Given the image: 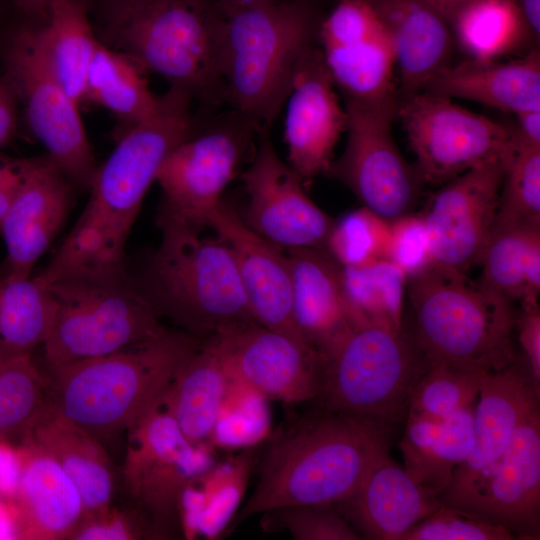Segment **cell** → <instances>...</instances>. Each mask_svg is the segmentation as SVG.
<instances>
[{
	"mask_svg": "<svg viewBox=\"0 0 540 540\" xmlns=\"http://www.w3.org/2000/svg\"><path fill=\"white\" fill-rule=\"evenodd\" d=\"M53 0H10L15 10L27 20L40 24L48 17Z\"/></svg>",
	"mask_w": 540,
	"mask_h": 540,
	"instance_id": "obj_53",
	"label": "cell"
},
{
	"mask_svg": "<svg viewBox=\"0 0 540 540\" xmlns=\"http://www.w3.org/2000/svg\"><path fill=\"white\" fill-rule=\"evenodd\" d=\"M390 223L365 207L334 221L325 251L342 267L388 259Z\"/></svg>",
	"mask_w": 540,
	"mask_h": 540,
	"instance_id": "obj_43",
	"label": "cell"
},
{
	"mask_svg": "<svg viewBox=\"0 0 540 540\" xmlns=\"http://www.w3.org/2000/svg\"><path fill=\"white\" fill-rule=\"evenodd\" d=\"M286 101L288 164L304 181L327 174L348 116L318 46L300 66Z\"/></svg>",
	"mask_w": 540,
	"mask_h": 540,
	"instance_id": "obj_22",
	"label": "cell"
},
{
	"mask_svg": "<svg viewBox=\"0 0 540 540\" xmlns=\"http://www.w3.org/2000/svg\"><path fill=\"white\" fill-rule=\"evenodd\" d=\"M22 469L17 445L0 438V498L11 503L17 495Z\"/></svg>",
	"mask_w": 540,
	"mask_h": 540,
	"instance_id": "obj_49",
	"label": "cell"
},
{
	"mask_svg": "<svg viewBox=\"0 0 540 540\" xmlns=\"http://www.w3.org/2000/svg\"><path fill=\"white\" fill-rule=\"evenodd\" d=\"M0 539H17V524L13 506L0 498Z\"/></svg>",
	"mask_w": 540,
	"mask_h": 540,
	"instance_id": "obj_56",
	"label": "cell"
},
{
	"mask_svg": "<svg viewBox=\"0 0 540 540\" xmlns=\"http://www.w3.org/2000/svg\"><path fill=\"white\" fill-rule=\"evenodd\" d=\"M73 189L48 156L25 159L21 185L0 222L7 249L0 277H30L35 263L69 215Z\"/></svg>",
	"mask_w": 540,
	"mask_h": 540,
	"instance_id": "obj_21",
	"label": "cell"
},
{
	"mask_svg": "<svg viewBox=\"0 0 540 540\" xmlns=\"http://www.w3.org/2000/svg\"><path fill=\"white\" fill-rule=\"evenodd\" d=\"M201 342L169 329L107 355L47 366V403L98 439L127 431Z\"/></svg>",
	"mask_w": 540,
	"mask_h": 540,
	"instance_id": "obj_3",
	"label": "cell"
},
{
	"mask_svg": "<svg viewBox=\"0 0 540 540\" xmlns=\"http://www.w3.org/2000/svg\"><path fill=\"white\" fill-rule=\"evenodd\" d=\"M504 161L495 222L540 225V147L517 140Z\"/></svg>",
	"mask_w": 540,
	"mask_h": 540,
	"instance_id": "obj_42",
	"label": "cell"
},
{
	"mask_svg": "<svg viewBox=\"0 0 540 540\" xmlns=\"http://www.w3.org/2000/svg\"><path fill=\"white\" fill-rule=\"evenodd\" d=\"M103 43L215 108L225 101V15L216 0H141L96 21Z\"/></svg>",
	"mask_w": 540,
	"mask_h": 540,
	"instance_id": "obj_4",
	"label": "cell"
},
{
	"mask_svg": "<svg viewBox=\"0 0 540 540\" xmlns=\"http://www.w3.org/2000/svg\"><path fill=\"white\" fill-rule=\"evenodd\" d=\"M346 298L362 324L402 329L404 292L407 279L389 259L359 267L340 266Z\"/></svg>",
	"mask_w": 540,
	"mask_h": 540,
	"instance_id": "obj_37",
	"label": "cell"
},
{
	"mask_svg": "<svg viewBox=\"0 0 540 540\" xmlns=\"http://www.w3.org/2000/svg\"><path fill=\"white\" fill-rule=\"evenodd\" d=\"M435 7L449 22L471 0H425Z\"/></svg>",
	"mask_w": 540,
	"mask_h": 540,
	"instance_id": "obj_58",
	"label": "cell"
},
{
	"mask_svg": "<svg viewBox=\"0 0 540 540\" xmlns=\"http://www.w3.org/2000/svg\"><path fill=\"white\" fill-rule=\"evenodd\" d=\"M423 91L517 114L540 110V54L500 62L469 59L437 73Z\"/></svg>",
	"mask_w": 540,
	"mask_h": 540,
	"instance_id": "obj_28",
	"label": "cell"
},
{
	"mask_svg": "<svg viewBox=\"0 0 540 540\" xmlns=\"http://www.w3.org/2000/svg\"><path fill=\"white\" fill-rule=\"evenodd\" d=\"M406 286L415 315L412 335L430 364L490 372L517 360L514 302L466 273L433 265L409 278Z\"/></svg>",
	"mask_w": 540,
	"mask_h": 540,
	"instance_id": "obj_7",
	"label": "cell"
},
{
	"mask_svg": "<svg viewBox=\"0 0 540 540\" xmlns=\"http://www.w3.org/2000/svg\"><path fill=\"white\" fill-rule=\"evenodd\" d=\"M47 286L57 303L43 344L47 366L107 355L169 330L126 272L68 274Z\"/></svg>",
	"mask_w": 540,
	"mask_h": 540,
	"instance_id": "obj_8",
	"label": "cell"
},
{
	"mask_svg": "<svg viewBox=\"0 0 540 540\" xmlns=\"http://www.w3.org/2000/svg\"><path fill=\"white\" fill-rule=\"evenodd\" d=\"M17 447L22 469L16 498L10 503L17 539H69L85 513L79 490L55 459L29 437H21Z\"/></svg>",
	"mask_w": 540,
	"mask_h": 540,
	"instance_id": "obj_26",
	"label": "cell"
},
{
	"mask_svg": "<svg viewBox=\"0 0 540 540\" xmlns=\"http://www.w3.org/2000/svg\"><path fill=\"white\" fill-rule=\"evenodd\" d=\"M517 4L529 32L539 38L540 0H517Z\"/></svg>",
	"mask_w": 540,
	"mask_h": 540,
	"instance_id": "obj_54",
	"label": "cell"
},
{
	"mask_svg": "<svg viewBox=\"0 0 540 540\" xmlns=\"http://www.w3.org/2000/svg\"><path fill=\"white\" fill-rule=\"evenodd\" d=\"M8 5V0H0V25Z\"/></svg>",
	"mask_w": 540,
	"mask_h": 540,
	"instance_id": "obj_59",
	"label": "cell"
},
{
	"mask_svg": "<svg viewBox=\"0 0 540 540\" xmlns=\"http://www.w3.org/2000/svg\"><path fill=\"white\" fill-rule=\"evenodd\" d=\"M388 259L408 280L432 266L422 215L405 214L390 222Z\"/></svg>",
	"mask_w": 540,
	"mask_h": 540,
	"instance_id": "obj_46",
	"label": "cell"
},
{
	"mask_svg": "<svg viewBox=\"0 0 540 540\" xmlns=\"http://www.w3.org/2000/svg\"><path fill=\"white\" fill-rule=\"evenodd\" d=\"M393 44L400 78L398 101L424 90L451 64L455 38L450 22L425 0H366Z\"/></svg>",
	"mask_w": 540,
	"mask_h": 540,
	"instance_id": "obj_27",
	"label": "cell"
},
{
	"mask_svg": "<svg viewBox=\"0 0 540 540\" xmlns=\"http://www.w3.org/2000/svg\"><path fill=\"white\" fill-rule=\"evenodd\" d=\"M255 460L254 448L243 449L234 457L215 462L202 474L204 500L197 537L214 540L228 531L244 498Z\"/></svg>",
	"mask_w": 540,
	"mask_h": 540,
	"instance_id": "obj_40",
	"label": "cell"
},
{
	"mask_svg": "<svg viewBox=\"0 0 540 540\" xmlns=\"http://www.w3.org/2000/svg\"><path fill=\"white\" fill-rule=\"evenodd\" d=\"M450 506L507 528L516 539L540 537V411L516 429L502 455Z\"/></svg>",
	"mask_w": 540,
	"mask_h": 540,
	"instance_id": "obj_19",
	"label": "cell"
},
{
	"mask_svg": "<svg viewBox=\"0 0 540 540\" xmlns=\"http://www.w3.org/2000/svg\"><path fill=\"white\" fill-rule=\"evenodd\" d=\"M515 330L527 363L533 388L540 396V309L537 305H522L516 315Z\"/></svg>",
	"mask_w": 540,
	"mask_h": 540,
	"instance_id": "obj_48",
	"label": "cell"
},
{
	"mask_svg": "<svg viewBox=\"0 0 540 540\" xmlns=\"http://www.w3.org/2000/svg\"><path fill=\"white\" fill-rule=\"evenodd\" d=\"M259 128L231 110L201 132L174 147L162 162L156 181L163 198L159 214L197 228L222 201L258 136Z\"/></svg>",
	"mask_w": 540,
	"mask_h": 540,
	"instance_id": "obj_14",
	"label": "cell"
},
{
	"mask_svg": "<svg viewBox=\"0 0 540 540\" xmlns=\"http://www.w3.org/2000/svg\"><path fill=\"white\" fill-rule=\"evenodd\" d=\"M206 227L212 228L230 247L254 321L312 347L294 321L292 276L286 250L257 234L223 200L208 215Z\"/></svg>",
	"mask_w": 540,
	"mask_h": 540,
	"instance_id": "obj_20",
	"label": "cell"
},
{
	"mask_svg": "<svg viewBox=\"0 0 540 540\" xmlns=\"http://www.w3.org/2000/svg\"><path fill=\"white\" fill-rule=\"evenodd\" d=\"M231 376L211 346L202 340L183 362L161 400L186 438L210 445Z\"/></svg>",
	"mask_w": 540,
	"mask_h": 540,
	"instance_id": "obj_31",
	"label": "cell"
},
{
	"mask_svg": "<svg viewBox=\"0 0 540 540\" xmlns=\"http://www.w3.org/2000/svg\"><path fill=\"white\" fill-rule=\"evenodd\" d=\"M25 159L0 155V222L14 200L24 174Z\"/></svg>",
	"mask_w": 540,
	"mask_h": 540,
	"instance_id": "obj_50",
	"label": "cell"
},
{
	"mask_svg": "<svg viewBox=\"0 0 540 540\" xmlns=\"http://www.w3.org/2000/svg\"><path fill=\"white\" fill-rule=\"evenodd\" d=\"M344 103L347 141L327 174L342 182L363 207L390 223L410 212L424 184L392 134L398 100Z\"/></svg>",
	"mask_w": 540,
	"mask_h": 540,
	"instance_id": "obj_13",
	"label": "cell"
},
{
	"mask_svg": "<svg viewBox=\"0 0 540 540\" xmlns=\"http://www.w3.org/2000/svg\"><path fill=\"white\" fill-rule=\"evenodd\" d=\"M223 14L229 16L248 8L268 4L277 0H216Z\"/></svg>",
	"mask_w": 540,
	"mask_h": 540,
	"instance_id": "obj_57",
	"label": "cell"
},
{
	"mask_svg": "<svg viewBox=\"0 0 540 540\" xmlns=\"http://www.w3.org/2000/svg\"><path fill=\"white\" fill-rule=\"evenodd\" d=\"M475 406V405H474ZM474 406L442 420L408 416L400 442L406 472L441 497L474 445Z\"/></svg>",
	"mask_w": 540,
	"mask_h": 540,
	"instance_id": "obj_30",
	"label": "cell"
},
{
	"mask_svg": "<svg viewBox=\"0 0 540 540\" xmlns=\"http://www.w3.org/2000/svg\"><path fill=\"white\" fill-rule=\"evenodd\" d=\"M83 101L106 108L130 128L157 114L161 96L152 93L146 72L130 56L100 41Z\"/></svg>",
	"mask_w": 540,
	"mask_h": 540,
	"instance_id": "obj_34",
	"label": "cell"
},
{
	"mask_svg": "<svg viewBox=\"0 0 540 540\" xmlns=\"http://www.w3.org/2000/svg\"><path fill=\"white\" fill-rule=\"evenodd\" d=\"M157 535L143 514L118 511L108 506L84 513L69 539L73 540H132Z\"/></svg>",
	"mask_w": 540,
	"mask_h": 540,
	"instance_id": "obj_47",
	"label": "cell"
},
{
	"mask_svg": "<svg viewBox=\"0 0 540 540\" xmlns=\"http://www.w3.org/2000/svg\"><path fill=\"white\" fill-rule=\"evenodd\" d=\"M57 303L48 286L36 277H0V340L32 352L47 340Z\"/></svg>",
	"mask_w": 540,
	"mask_h": 540,
	"instance_id": "obj_36",
	"label": "cell"
},
{
	"mask_svg": "<svg viewBox=\"0 0 540 540\" xmlns=\"http://www.w3.org/2000/svg\"><path fill=\"white\" fill-rule=\"evenodd\" d=\"M513 539H516L515 536L507 528L443 503L408 530L401 540Z\"/></svg>",
	"mask_w": 540,
	"mask_h": 540,
	"instance_id": "obj_45",
	"label": "cell"
},
{
	"mask_svg": "<svg viewBox=\"0 0 540 540\" xmlns=\"http://www.w3.org/2000/svg\"><path fill=\"white\" fill-rule=\"evenodd\" d=\"M316 0H277L225 17V101L259 129L271 125L318 46Z\"/></svg>",
	"mask_w": 540,
	"mask_h": 540,
	"instance_id": "obj_5",
	"label": "cell"
},
{
	"mask_svg": "<svg viewBox=\"0 0 540 540\" xmlns=\"http://www.w3.org/2000/svg\"><path fill=\"white\" fill-rule=\"evenodd\" d=\"M455 42L470 59L496 60L522 44L529 32L517 2L471 0L450 22Z\"/></svg>",
	"mask_w": 540,
	"mask_h": 540,
	"instance_id": "obj_35",
	"label": "cell"
},
{
	"mask_svg": "<svg viewBox=\"0 0 540 540\" xmlns=\"http://www.w3.org/2000/svg\"><path fill=\"white\" fill-rule=\"evenodd\" d=\"M89 15H94L96 21L117 11L125 6L133 4L141 0H84Z\"/></svg>",
	"mask_w": 540,
	"mask_h": 540,
	"instance_id": "obj_55",
	"label": "cell"
},
{
	"mask_svg": "<svg viewBox=\"0 0 540 540\" xmlns=\"http://www.w3.org/2000/svg\"><path fill=\"white\" fill-rule=\"evenodd\" d=\"M31 26L48 68L79 105L84 100L87 74L100 43L85 1L53 0L46 21L31 22Z\"/></svg>",
	"mask_w": 540,
	"mask_h": 540,
	"instance_id": "obj_32",
	"label": "cell"
},
{
	"mask_svg": "<svg viewBox=\"0 0 540 540\" xmlns=\"http://www.w3.org/2000/svg\"><path fill=\"white\" fill-rule=\"evenodd\" d=\"M389 455L381 453L353 493L334 507L363 539L401 540L441 505Z\"/></svg>",
	"mask_w": 540,
	"mask_h": 540,
	"instance_id": "obj_24",
	"label": "cell"
},
{
	"mask_svg": "<svg viewBox=\"0 0 540 540\" xmlns=\"http://www.w3.org/2000/svg\"><path fill=\"white\" fill-rule=\"evenodd\" d=\"M193 101L170 87L155 116L127 129L98 166L85 209L39 281L47 286L68 274L126 272V242L145 194L170 151L196 131Z\"/></svg>",
	"mask_w": 540,
	"mask_h": 540,
	"instance_id": "obj_1",
	"label": "cell"
},
{
	"mask_svg": "<svg viewBox=\"0 0 540 540\" xmlns=\"http://www.w3.org/2000/svg\"><path fill=\"white\" fill-rule=\"evenodd\" d=\"M268 401L257 390L231 377L210 436V446L223 449L255 448L270 433Z\"/></svg>",
	"mask_w": 540,
	"mask_h": 540,
	"instance_id": "obj_41",
	"label": "cell"
},
{
	"mask_svg": "<svg viewBox=\"0 0 540 540\" xmlns=\"http://www.w3.org/2000/svg\"><path fill=\"white\" fill-rule=\"evenodd\" d=\"M486 373L472 366L430 364L411 393L407 417L442 420L474 406Z\"/></svg>",
	"mask_w": 540,
	"mask_h": 540,
	"instance_id": "obj_39",
	"label": "cell"
},
{
	"mask_svg": "<svg viewBox=\"0 0 540 540\" xmlns=\"http://www.w3.org/2000/svg\"><path fill=\"white\" fill-rule=\"evenodd\" d=\"M46 402V378L32 352L0 340V438L20 439Z\"/></svg>",
	"mask_w": 540,
	"mask_h": 540,
	"instance_id": "obj_38",
	"label": "cell"
},
{
	"mask_svg": "<svg viewBox=\"0 0 540 540\" xmlns=\"http://www.w3.org/2000/svg\"><path fill=\"white\" fill-rule=\"evenodd\" d=\"M317 45L344 101L398 100L393 44L366 0H337L322 16Z\"/></svg>",
	"mask_w": 540,
	"mask_h": 540,
	"instance_id": "obj_16",
	"label": "cell"
},
{
	"mask_svg": "<svg viewBox=\"0 0 540 540\" xmlns=\"http://www.w3.org/2000/svg\"><path fill=\"white\" fill-rule=\"evenodd\" d=\"M19 103L8 81L0 75V149L14 137Z\"/></svg>",
	"mask_w": 540,
	"mask_h": 540,
	"instance_id": "obj_51",
	"label": "cell"
},
{
	"mask_svg": "<svg viewBox=\"0 0 540 540\" xmlns=\"http://www.w3.org/2000/svg\"><path fill=\"white\" fill-rule=\"evenodd\" d=\"M474 406V445L456 467L440 499L451 505L504 452L519 425L537 407L530 376L517 363L487 372Z\"/></svg>",
	"mask_w": 540,
	"mask_h": 540,
	"instance_id": "obj_23",
	"label": "cell"
},
{
	"mask_svg": "<svg viewBox=\"0 0 540 540\" xmlns=\"http://www.w3.org/2000/svg\"><path fill=\"white\" fill-rule=\"evenodd\" d=\"M287 253L294 321L321 361L363 324L346 298L340 265L324 249L300 248Z\"/></svg>",
	"mask_w": 540,
	"mask_h": 540,
	"instance_id": "obj_25",
	"label": "cell"
},
{
	"mask_svg": "<svg viewBox=\"0 0 540 540\" xmlns=\"http://www.w3.org/2000/svg\"><path fill=\"white\" fill-rule=\"evenodd\" d=\"M159 246L139 287L160 316L206 340L229 326L254 321L230 247L201 228L157 215Z\"/></svg>",
	"mask_w": 540,
	"mask_h": 540,
	"instance_id": "obj_6",
	"label": "cell"
},
{
	"mask_svg": "<svg viewBox=\"0 0 540 540\" xmlns=\"http://www.w3.org/2000/svg\"><path fill=\"white\" fill-rule=\"evenodd\" d=\"M512 1H515V2H517V0H512Z\"/></svg>",
	"mask_w": 540,
	"mask_h": 540,
	"instance_id": "obj_60",
	"label": "cell"
},
{
	"mask_svg": "<svg viewBox=\"0 0 540 540\" xmlns=\"http://www.w3.org/2000/svg\"><path fill=\"white\" fill-rule=\"evenodd\" d=\"M515 115L514 137L522 143L540 147V110H527Z\"/></svg>",
	"mask_w": 540,
	"mask_h": 540,
	"instance_id": "obj_52",
	"label": "cell"
},
{
	"mask_svg": "<svg viewBox=\"0 0 540 540\" xmlns=\"http://www.w3.org/2000/svg\"><path fill=\"white\" fill-rule=\"evenodd\" d=\"M17 12V11H16ZM0 25L2 76L13 89L25 120L49 159L74 188L89 190L98 168L78 104L67 94L36 45L31 22Z\"/></svg>",
	"mask_w": 540,
	"mask_h": 540,
	"instance_id": "obj_10",
	"label": "cell"
},
{
	"mask_svg": "<svg viewBox=\"0 0 540 540\" xmlns=\"http://www.w3.org/2000/svg\"><path fill=\"white\" fill-rule=\"evenodd\" d=\"M429 365L413 335L363 324L321 360L315 400L321 408L394 427L405 422L411 393Z\"/></svg>",
	"mask_w": 540,
	"mask_h": 540,
	"instance_id": "obj_9",
	"label": "cell"
},
{
	"mask_svg": "<svg viewBox=\"0 0 540 540\" xmlns=\"http://www.w3.org/2000/svg\"><path fill=\"white\" fill-rule=\"evenodd\" d=\"M162 395V394H161ZM159 398L126 431V492L158 538L180 530L178 503L185 485L215 464L212 447L190 442Z\"/></svg>",
	"mask_w": 540,
	"mask_h": 540,
	"instance_id": "obj_11",
	"label": "cell"
},
{
	"mask_svg": "<svg viewBox=\"0 0 540 540\" xmlns=\"http://www.w3.org/2000/svg\"><path fill=\"white\" fill-rule=\"evenodd\" d=\"M479 265L480 283L520 305L540 293V225L495 222Z\"/></svg>",
	"mask_w": 540,
	"mask_h": 540,
	"instance_id": "obj_33",
	"label": "cell"
},
{
	"mask_svg": "<svg viewBox=\"0 0 540 540\" xmlns=\"http://www.w3.org/2000/svg\"><path fill=\"white\" fill-rule=\"evenodd\" d=\"M504 161L471 169L431 197L422 217L433 266L467 274L479 265L496 220Z\"/></svg>",
	"mask_w": 540,
	"mask_h": 540,
	"instance_id": "obj_17",
	"label": "cell"
},
{
	"mask_svg": "<svg viewBox=\"0 0 540 540\" xmlns=\"http://www.w3.org/2000/svg\"><path fill=\"white\" fill-rule=\"evenodd\" d=\"M264 514L268 528L285 530L296 540L363 539L334 506L293 505Z\"/></svg>",
	"mask_w": 540,
	"mask_h": 540,
	"instance_id": "obj_44",
	"label": "cell"
},
{
	"mask_svg": "<svg viewBox=\"0 0 540 540\" xmlns=\"http://www.w3.org/2000/svg\"><path fill=\"white\" fill-rule=\"evenodd\" d=\"M396 116L424 183L443 185L471 169L504 159L512 145V128L428 91L399 100Z\"/></svg>",
	"mask_w": 540,
	"mask_h": 540,
	"instance_id": "obj_12",
	"label": "cell"
},
{
	"mask_svg": "<svg viewBox=\"0 0 540 540\" xmlns=\"http://www.w3.org/2000/svg\"><path fill=\"white\" fill-rule=\"evenodd\" d=\"M392 429L324 408L298 420L271 441L255 489L228 531L253 515L278 508L344 501L373 461L389 450Z\"/></svg>",
	"mask_w": 540,
	"mask_h": 540,
	"instance_id": "obj_2",
	"label": "cell"
},
{
	"mask_svg": "<svg viewBox=\"0 0 540 540\" xmlns=\"http://www.w3.org/2000/svg\"><path fill=\"white\" fill-rule=\"evenodd\" d=\"M241 180L248 197L242 218L252 230L286 251L325 249L334 220L311 200L304 180L277 154L271 125L259 129Z\"/></svg>",
	"mask_w": 540,
	"mask_h": 540,
	"instance_id": "obj_15",
	"label": "cell"
},
{
	"mask_svg": "<svg viewBox=\"0 0 540 540\" xmlns=\"http://www.w3.org/2000/svg\"><path fill=\"white\" fill-rule=\"evenodd\" d=\"M229 375L269 400H315L321 361L310 346L250 321L229 326L206 339Z\"/></svg>",
	"mask_w": 540,
	"mask_h": 540,
	"instance_id": "obj_18",
	"label": "cell"
},
{
	"mask_svg": "<svg viewBox=\"0 0 540 540\" xmlns=\"http://www.w3.org/2000/svg\"><path fill=\"white\" fill-rule=\"evenodd\" d=\"M23 436L43 448L70 477L80 492L85 513L110 506L113 467L97 437L58 414L47 402Z\"/></svg>",
	"mask_w": 540,
	"mask_h": 540,
	"instance_id": "obj_29",
	"label": "cell"
}]
</instances>
